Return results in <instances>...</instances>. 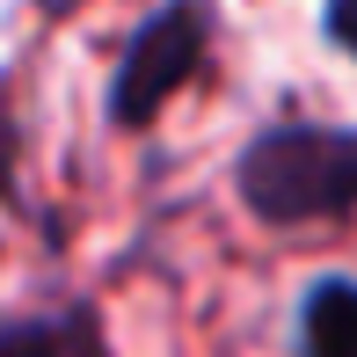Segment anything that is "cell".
Instances as JSON below:
<instances>
[{"label":"cell","instance_id":"6da1fadb","mask_svg":"<svg viewBox=\"0 0 357 357\" xmlns=\"http://www.w3.org/2000/svg\"><path fill=\"white\" fill-rule=\"evenodd\" d=\"M234 190L263 226H314L357 212V132L335 124H270L241 146Z\"/></svg>","mask_w":357,"mask_h":357},{"label":"cell","instance_id":"7a4b0ae2","mask_svg":"<svg viewBox=\"0 0 357 357\" xmlns=\"http://www.w3.org/2000/svg\"><path fill=\"white\" fill-rule=\"evenodd\" d=\"M212 0H160L132 22L117 52V73H109V124L117 132H146L190 80L204 73V52H212Z\"/></svg>","mask_w":357,"mask_h":357},{"label":"cell","instance_id":"3957f363","mask_svg":"<svg viewBox=\"0 0 357 357\" xmlns=\"http://www.w3.org/2000/svg\"><path fill=\"white\" fill-rule=\"evenodd\" d=\"M299 357H357V278H314L306 284Z\"/></svg>","mask_w":357,"mask_h":357},{"label":"cell","instance_id":"277c9868","mask_svg":"<svg viewBox=\"0 0 357 357\" xmlns=\"http://www.w3.org/2000/svg\"><path fill=\"white\" fill-rule=\"evenodd\" d=\"M88 321L80 314H15L0 321V357H80L88 343Z\"/></svg>","mask_w":357,"mask_h":357},{"label":"cell","instance_id":"5b68a950","mask_svg":"<svg viewBox=\"0 0 357 357\" xmlns=\"http://www.w3.org/2000/svg\"><path fill=\"white\" fill-rule=\"evenodd\" d=\"M321 29H328V44H343L357 59V0H328V8H321Z\"/></svg>","mask_w":357,"mask_h":357},{"label":"cell","instance_id":"8992f818","mask_svg":"<svg viewBox=\"0 0 357 357\" xmlns=\"http://www.w3.org/2000/svg\"><path fill=\"white\" fill-rule=\"evenodd\" d=\"M80 8V0H44V15H73Z\"/></svg>","mask_w":357,"mask_h":357}]
</instances>
